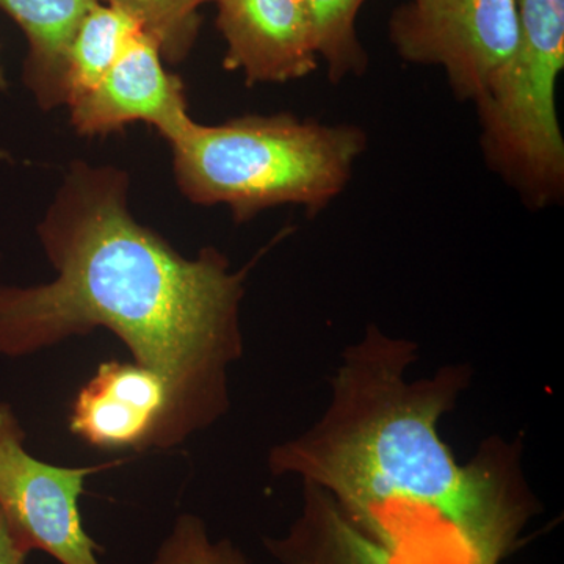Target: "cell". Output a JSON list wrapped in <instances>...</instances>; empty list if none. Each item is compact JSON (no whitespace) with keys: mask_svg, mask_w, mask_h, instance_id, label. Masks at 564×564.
I'll return each mask as SVG.
<instances>
[{"mask_svg":"<svg viewBox=\"0 0 564 564\" xmlns=\"http://www.w3.org/2000/svg\"><path fill=\"white\" fill-rule=\"evenodd\" d=\"M39 234L57 276L0 288V356L24 358L106 328L169 391L154 451L217 422L229 406V366L243 351L239 313L252 263L232 272L214 248L184 258L133 218L124 173L82 162Z\"/></svg>","mask_w":564,"mask_h":564,"instance_id":"obj_1","label":"cell"},{"mask_svg":"<svg viewBox=\"0 0 564 564\" xmlns=\"http://www.w3.org/2000/svg\"><path fill=\"white\" fill-rule=\"evenodd\" d=\"M413 352L369 328L345 352L322 421L273 448L270 469L329 494L395 564H500L533 516L532 497L500 480L488 456L455 462L437 425L462 375L408 381Z\"/></svg>","mask_w":564,"mask_h":564,"instance_id":"obj_2","label":"cell"},{"mask_svg":"<svg viewBox=\"0 0 564 564\" xmlns=\"http://www.w3.org/2000/svg\"><path fill=\"white\" fill-rule=\"evenodd\" d=\"M170 143L191 202L225 204L245 221L282 204L321 214L350 182L367 135L358 126L281 113L218 126L191 120Z\"/></svg>","mask_w":564,"mask_h":564,"instance_id":"obj_3","label":"cell"},{"mask_svg":"<svg viewBox=\"0 0 564 564\" xmlns=\"http://www.w3.org/2000/svg\"><path fill=\"white\" fill-rule=\"evenodd\" d=\"M511 61L475 102L489 166L532 209L564 192V139L556 84L564 68V0H518Z\"/></svg>","mask_w":564,"mask_h":564,"instance_id":"obj_4","label":"cell"},{"mask_svg":"<svg viewBox=\"0 0 564 564\" xmlns=\"http://www.w3.org/2000/svg\"><path fill=\"white\" fill-rule=\"evenodd\" d=\"M389 39L404 62L440 66L456 98L475 104L518 47V0H410L393 10Z\"/></svg>","mask_w":564,"mask_h":564,"instance_id":"obj_5","label":"cell"},{"mask_svg":"<svg viewBox=\"0 0 564 564\" xmlns=\"http://www.w3.org/2000/svg\"><path fill=\"white\" fill-rule=\"evenodd\" d=\"M24 441L13 408L0 402V511L14 540L28 554L41 551L61 564H101L79 500L88 477L121 462L54 466L29 454Z\"/></svg>","mask_w":564,"mask_h":564,"instance_id":"obj_6","label":"cell"},{"mask_svg":"<svg viewBox=\"0 0 564 564\" xmlns=\"http://www.w3.org/2000/svg\"><path fill=\"white\" fill-rule=\"evenodd\" d=\"M217 28L226 41L225 68L248 84H284L318 65L307 0H215Z\"/></svg>","mask_w":564,"mask_h":564,"instance_id":"obj_7","label":"cell"},{"mask_svg":"<svg viewBox=\"0 0 564 564\" xmlns=\"http://www.w3.org/2000/svg\"><path fill=\"white\" fill-rule=\"evenodd\" d=\"M69 107L70 121L84 135L144 121L172 141L192 120L181 80L166 73L161 46L143 31L129 41L104 79Z\"/></svg>","mask_w":564,"mask_h":564,"instance_id":"obj_8","label":"cell"},{"mask_svg":"<svg viewBox=\"0 0 564 564\" xmlns=\"http://www.w3.org/2000/svg\"><path fill=\"white\" fill-rule=\"evenodd\" d=\"M169 406L162 378L137 362L99 364L70 404L69 430L101 451H151Z\"/></svg>","mask_w":564,"mask_h":564,"instance_id":"obj_9","label":"cell"},{"mask_svg":"<svg viewBox=\"0 0 564 564\" xmlns=\"http://www.w3.org/2000/svg\"><path fill=\"white\" fill-rule=\"evenodd\" d=\"M280 564H393L383 547L351 524L332 496L304 484L302 513L282 536L263 540Z\"/></svg>","mask_w":564,"mask_h":564,"instance_id":"obj_10","label":"cell"},{"mask_svg":"<svg viewBox=\"0 0 564 564\" xmlns=\"http://www.w3.org/2000/svg\"><path fill=\"white\" fill-rule=\"evenodd\" d=\"M99 0H0L29 43L24 80L44 107L62 102L66 55L82 20Z\"/></svg>","mask_w":564,"mask_h":564,"instance_id":"obj_11","label":"cell"},{"mask_svg":"<svg viewBox=\"0 0 564 564\" xmlns=\"http://www.w3.org/2000/svg\"><path fill=\"white\" fill-rule=\"evenodd\" d=\"M141 31L124 11L98 3L82 20L70 41L62 80V102L73 106L88 95Z\"/></svg>","mask_w":564,"mask_h":564,"instance_id":"obj_12","label":"cell"},{"mask_svg":"<svg viewBox=\"0 0 564 564\" xmlns=\"http://www.w3.org/2000/svg\"><path fill=\"white\" fill-rule=\"evenodd\" d=\"M366 0H307L313 14L318 58L333 84L362 76L369 55L359 40L356 21Z\"/></svg>","mask_w":564,"mask_h":564,"instance_id":"obj_13","label":"cell"},{"mask_svg":"<svg viewBox=\"0 0 564 564\" xmlns=\"http://www.w3.org/2000/svg\"><path fill=\"white\" fill-rule=\"evenodd\" d=\"M124 11L139 22L161 46L162 54L177 55L187 51L198 28L196 10L215 0H99Z\"/></svg>","mask_w":564,"mask_h":564,"instance_id":"obj_14","label":"cell"},{"mask_svg":"<svg viewBox=\"0 0 564 564\" xmlns=\"http://www.w3.org/2000/svg\"><path fill=\"white\" fill-rule=\"evenodd\" d=\"M152 564H251L232 541L210 538L202 518L177 516Z\"/></svg>","mask_w":564,"mask_h":564,"instance_id":"obj_15","label":"cell"},{"mask_svg":"<svg viewBox=\"0 0 564 564\" xmlns=\"http://www.w3.org/2000/svg\"><path fill=\"white\" fill-rule=\"evenodd\" d=\"M28 552L14 540L0 511V564H28Z\"/></svg>","mask_w":564,"mask_h":564,"instance_id":"obj_16","label":"cell"},{"mask_svg":"<svg viewBox=\"0 0 564 564\" xmlns=\"http://www.w3.org/2000/svg\"><path fill=\"white\" fill-rule=\"evenodd\" d=\"M6 74H3L2 65H0V90H2V88H6Z\"/></svg>","mask_w":564,"mask_h":564,"instance_id":"obj_17","label":"cell"}]
</instances>
